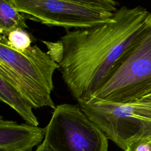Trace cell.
Listing matches in <instances>:
<instances>
[{"label":"cell","instance_id":"9c48e42d","mask_svg":"<svg viewBox=\"0 0 151 151\" xmlns=\"http://www.w3.org/2000/svg\"><path fill=\"white\" fill-rule=\"evenodd\" d=\"M25 17L11 0H0V33L7 36L17 28H28Z\"/></svg>","mask_w":151,"mask_h":151},{"label":"cell","instance_id":"7c38bea8","mask_svg":"<svg viewBox=\"0 0 151 151\" xmlns=\"http://www.w3.org/2000/svg\"><path fill=\"white\" fill-rule=\"evenodd\" d=\"M123 151H151V137L133 141Z\"/></svg>","mask_w":151,"mask_h":151},{"label":"cell","instance_id":"7a4b0ae2","mask_svg":"<svg viewBox=\"0 0 151 151\" xmlns=\"http://www.w3.org/2000/svg\"><path fill=\"white\" fill-rule=\"evenodd\" d=\"M59 64L37 45L19 51L0 36V78L15 88L34 108L55 109L51 97L53 74Z\"/></svg>","mask_w":151,"mask_h":151},{"label":"cell","instance_id":"277c9868","mask_svg":"<svg viewBox=\"0 0 151 151\" xmlns=\"http://www.w3.org/2000/svg\"><path fill=\"white\" fill-rule=\"evenodd\" d=\"M78 104L106 137L123 150L133 141L151 137V94L127 103L91 97Z\"/></svg>","mask_w":151,"mask_h":151},{"label":"cell","instance_id":"8992f818","mask_svg":"<svg viewBox=\"0 0 151 151\" xmlns=\"http://www.w3.org/2000/svg\"><path fill=\"white\" fill-rule=\"evenodd\" d=\"M17 9L43 24L70 29L90 28L111 21L114 13L64 0H11Z\"/></svg>","mask_w":151,"mask_h":151},{"label":"cell","instance_id":"52a82bcc","mask_svg":"<svg viewBox=\"0 0 151 151\" xmlns=\"http://www.w3.org/2000/svg\"><path fill=\"white\" fill-rule=\"evenodd\" d=\"M45 137V128L0 120V151H33Z\"/></svg>","mask_w":151,"mask_h":151},{"label":"cell","instance_id":"8fae6325","mask_svg":"<svg viewBox=\"0 0 151 151\" xmlns=\"http://www.w3.org/2000/svg\"><path fill=\"white\" fill-rule=\"evenodd\" d=\"M92 9L114 13L119 3L114 0H64Z\"/></svg>","mask_w":151,"mask_h":151},{"label":"cell","instance_id":"ba28073f","mask_svg":"<svg viewBox=\"0 0 151 151\" xmlns=\"http://www.w3.org/2000/svg\"><path fill=\"white\" fill-rule=\"evenodd\" d=\"M0 99L14 110L26 122L38 126V120L34 114L33 107L15 88L0 78Z\"/></svg>","mask_w":151,"mask_h":151},{"label":"cell","instance_id":"3957f363","mask_svg":"<svg viewBox=\"0 0 151 151\" xmlns=\"http://www.w3.org/2000/svg\"><path fill=\"white\" fill-rule=\"evenodd\" d=\"M149 94H151V13L106 81L91 97L127 103Z\"/></svg>","mask_w":151,"mask_h":151},{"label":"cell","instance_id":"5b68a950","mask_svg":"<svg viewBox=\"0 0 151 151\" xmlns=\"http://www.w3.org/2000/svg\"><path fill=\"white\" fill-rule=\"evenodd\" d=\"M54 110L43 141L52 151H108V138L78 104Z\"/></svg>","mask_w":151,"mask_h":151},{"label":"cell","instance_id":"4fadbf2b","mask_svg":"<svg viewBox=\"0 0 151 151\" xmlns=\"http://www.w3.org/2000/svg\"><path fill=\"white\" fill-rule=\"evenodd\" d=\"M35 151H52V150L48 147L44 143L42 142V143L37 147V149Z\"/></svg>","mask_w":151,"mask_h":151},{"label":"cell","instance_id":"30bf717a","mask_svg":"<svg viewBox=\"0 0 151 151\" xmlns=\"http://www.w3.org/2000/svg\"><path fill=\"white\" fill-rule=\"evenodd\" d=\"M9 45L15 50L24 51L31 46L32 40L29 34L22 28L11 31L6 36Z\"/></svg>","mask_w":151,"mask_h":151},{"label":"cell","instance_id":"6da1fadb","mask_svg":"<svg viewBox=\"0 0 151 151\" xmlns=\"http://www.w3.org/2000/svg\"><path fill=\"white\" fill-rule=\"evenodd\" d=\"M150 14L142 6H123L111 21L90 28L67 31L57 42L43 41L59 64L72 96L87 100L106 81L133 43Z\"/></svg>","mask_w":151,"mask_h":151}]
</instances>
